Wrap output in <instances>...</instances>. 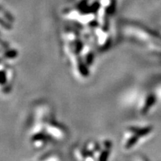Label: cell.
I'll list each match as a JSON object with an SVG mask.
<instances>
[{
  "mask_svg": "<svg viewBox=\"0 0 161 161\" xmlns=\"http://www.w3.org/2000/svg\"><path fill=\"white\" fill-rule=\"evenodd\" d=\"M152 132L153 127L150 125L130 127L123 134L122 140V147L125 150H130L142 143L152 135Z\"/></svg>",
  "mask_w": 161,
  "mask_h": 161,
  "instance_id": "1",
  "label": "cell"
}]
</instances>
